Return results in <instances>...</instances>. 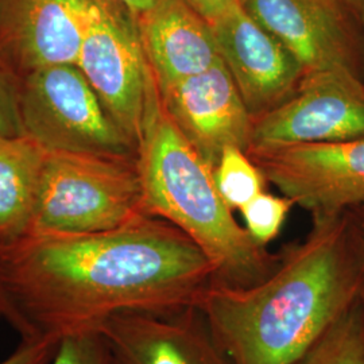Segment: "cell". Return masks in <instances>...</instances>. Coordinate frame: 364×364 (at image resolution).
<instances>
[{"label": "cell", "instance_id": "5b68a950", "mask_svg": "<svg viewBox=\"0 0 364 364\" xmlns=\"http://www.w3.org/2000/svg\"><path fill=\"white\" fill-rule=\"evenodd\" d=\"M76 65L138 156L161 93L138 18L115 0H91Z\"/></svg>", "mask_w": 364, "mask_h": 364}, {"label": "cell", "instance_id": "484cf974", "mask_svg": "<svg viewBox=\"0 0 364 364\" xmlns=\"http://www.w3.org/2000/svg\"><path fill=\"white\" fill-rule=\"evenodd\" d=\"M360 260H362V270H363L364 274V237L362 240V247H360Z\"/></svg>", "mask_w": 364, "mask_h": 364}, {"label": "cell", "instance_id": "cb8c5ba5", "mask_svg": "<svg viewBox=\"0 0 364 364\" xmlns=\"http://www.w3.org/2000/svg\"><path fill=\"white\" fill-rule=\"evenodd\" d=\"M0 306H1V309H3L4 318H6V320L10 323V326H13V312H11V308H10L9 302H7V299H6V297H4V293H3V290H1V287H0Z\"/></svg>", "mask_w": 364, "mask_h": 364}, {"label": "cell", "instance_id": "5bb4252c", "mask_svg": "<svg viewBox=\"0 0 364 364\" xmlns=\"http://www.w3.org/2000/svg\"><path fill=\"white\" fill-rule=\"evenodd\" d=\"M136 18L159 90L223 61L210 23L185 0H156Z\"/></svg>", "mask_w": 364, "mask_h": 364}, {"label": "cell", "instance_id": "ba28073f", "mask_svg": "<svg viewBox=\"0 0 364 364\" xmlns=\"http://www.w3.org/2000/svg\"><path fill=\"white\" fill-rule=\"evenodd\" d=\"M363 138L364 81L335 68L306 73L287 102L252 117L248 149Z\"/></svg>", "mask_w": 364, "mask_h": 364}, {"label": "cell", "instance_id": "d6986e66", "mask_svg": "<svg viewBox=\"0 0 364 364\" xmlns=\"http://www.w3.org/2000/svg\"><path fill=\"white\" fill-rule=\"evenodd\" d=\"M52 364H111L103 338L85 331L60 340Z\"/></svg>", "mask_w": 364, "mask_h": 364}, {"label": "cell", "instance_id": "4316f807", "mask_svg": "<svg viewBox=\"0 0 364 364\" xmlns=\"http://www.w3.org/2000/svg\"><path fill=\"white\" fill-rule=\"evenodd\" d=\"M0 317H4V314H3V309H1V306H0Z\"/></svg>", "mask_w": 364, "mask_h": 364}, {"label": "cell", "instance_id": "7402d4cb", "mask_svg": "<svg viewBox=\"0 0 364 364\" xmlns=\"http://www.w3.org/2000/svg\"><path fill=\"white\" fill-rule=\"evenodd\" d=\"M209 23H213L225 13L236 0H185Z\"/></svg>", "mask_w": 364, "mask_h": 364}, {"label": "cell", "instance_id": "ac0fdd59", "mask_svg": "<svg viewBox=\"0 0 364 364\" xmlns=\"http://www.w3.org/2000/svg\"><path fill=\"white\" fill-rule=\"evenodd\" d=\"M294 205V201L287 196L262 192L240 209L245 228L259 246L266 247L279 235Z\"/></svg>", "mask_w": 364, "mask_h": 364}, {"label": "cell", "instance_id": "ffe728a7", "mask_svg": "<svg viewBox=\"0 0 364 364\" xmlns=\"http://www.w3.org/2000/svg\"><path fill=\"white\" fill-rule=\"evenodd\" d=\"M23 135L19 112L18 80L0 65V138Z\"/></svg>", "mask_w": 364, "mask_h": 364}, {"label": "cell", "instance_id": "2e32d148", "mask_svg": "<svg viewBox=\"0 0 364 364\" xmlns=\"http://www.w3.org/2000/svg\"><path fill=\"white\" fill-rule=\"evenodd\" d=\"M294 364H364V312L358 301Z\"/></svg>", "mask_w": 364, "mask_h": 364}, {"label": "cell", "instance_id": "603a6c76", "mask_svg": "<svg viewBox=\"0 0 364 364\" xmlns=\"http://www.w3.org/2000/svg\"><path fill=\"white\" fill-rule=\"evenodd\" d=\"M115 1L127 7L135 16H139L141 14L147 11L156 0H115Z\"/></svg>", "mask_w": 364, "mask_h": 364}, {"label": "cell", "instance_id": "52a82bcc", "mask_svg": "<svg viewBox=\"0 0 364 364\" xmlns=\"http://www.w3.org/2000/svg\"><path fill=\"white\" fill-rule=\"evenodd\" d=\"M247 156L313 219L333 218L364 204V138L333 144L248 149Z\"/></svg>", "mask_w": 364, "mask_h": 364}, {"label": "cell", "instance_id": "6da1fadb", "mask_svg": "<svg viewBox=\"0 0 364 364\" xmlns=\"http://www.w3.org/2000/svg\"><path fill=\"white\" fill-rule=\"evenodd\" d=\"M215 269L169 221L144 215L82 235H30L0 250V287L21 338L96 331L111 316L197 305Z\"/></svg>", "mask_w": 364, "mask_h": 364}, {"label": "cell", "instance_id": "9a60e30c", "mask_svg": "<svg viewBox=\"0 0 364 364\" xmlns=\"http://www.w3.org/2000/svg\"><path fill=\"white\" fill-rule=\"evenodd\" d=\"M45 150L26 135L0 138V250L31 232Z\"/></svg>", "mask_w": 364, "mask_h": 364}, {"label": "cell", "instance_id": "277c9868", "mask_svg": "<svg viewBox=\"0 0 364 364\" xmlns=\"http://www.w3.org/2000/svg\"><path fill=\"white\" fill-rule=\"evenodd\" d=\"M144 215L136 156L45 151L30 235L102 232Z\"/></svg>", "mask_w": 364, "mask_h": 364}, {"label": "cell", "instance_id": "30bf717a", "mask_svg": "<svg viewBox=\"0 0 364 364\" xmlns=\"http://www.w3.org/2000/svg\"><path fill=\"white\" fill-rule=\"evenodd\" d=\"M210 26L221 60L252 117L272 111L297 91L305 76L297 58L239 0Z\"/></svg>", "mask_w": 364, "mask_h": 364}, {"label": "cell", "instance_id": "8992f818", "mask_svg": "<svg viewBox=\"0 0 364 364\" xmlns=\"http://www.w3.org/2000/svg\"><path fill=\"white\" fill-rule=\"evenodd\" d=\"M18 93L23 135L45 151L136 156L76 64L36 70Z\"/></svg>", "mask_w": 364, "mask_h": 364}, {"label": "cell", "instance_id": "7a4b0ae2", "mask_svg": "<svg viewBox=\"0 0 364 364\" xmlns=\"http://www.w3.org/2000/svg\"><path fill=\"white\" fill-rule=\"evenodd\" d=\"M359 272L341 215L313 219L252 287L213 282L197 306L234 364H294L356 302Z\"/></svg>", "mask_w": 364, "mask_h": 364}, {"label": "cell", "instance_id": "4fadbf2b", "mask_svg": "<svg viewBox=\"0 0 364 364\" xmlns=\"http://www.w3.org/2000/svg\"><path fill=\"white\" fill-rule=\"evenodd\" d=\"M159 93L178 130L213 169L227 147L247 153L252 115L223 61Z\"/></svg>", "mask_w": 364, "mask_h": 364}, {"label": "cell", "instance_id": "3957f363", "mask_svg": "<svg viewBox=\"0 0 364 364\" xmlns=\"http://www.w3.org/2000/svg\"><path fill=\"white\" fill-rule=\"evenodd\" d=\"M144 212L169 221L208 257L215 282L252 287L272 273L279 257L259 246L223 200L215 169L182 135L162 99L138 149Z\"/></svg>", "mask_w": 364, "mask_h": 364}, {"label": "cell", "instance_id": "7c38bea8", "mask_svg": "<svg viewBox=\"0 0 364 364\" xmlns=\"http://www.w3.org/2000/svg\"><path fill=\"white\" fill-rule=\"evenodd\" d=\"M91 0H0V65L18 81L76 64Z\"/></svg>", "mask_w": 364, "mask_h": 364}, {"label": "cell", "instance_id": "d4e9b609", "mask_svg": "<svg viewBox=\"0 0 364 364\" xmlns=\"http://www.w3.org/2000/svg\"><path fill=\"white\" fill-rule=\"evenodd\" d=\"M364 23V0H344Z\"/></svg>", "mask_w": 364, "mask_h": 364}, {"label": "cell", "instance_id": "e0dca14e", "mask_svg": "<svg viewBox=\"0 0 364 364\" xmlns=\"http://www.w3.org/2000/svg\"><path fill=\"white\" fill-rule=\"evenodd\" d=\"M215 180L223 200L232 210H240L264 192L266 178L246 151L237 147L223 150L215 168Z\"/></svg>", "mask_w": 364, "mask_h": 364}, {"label": "cell", "instance_id": "83f0119b", "mask_svg": "<svg viewBox=\"0 0 364 364\" xmlns=\"http://www.w3.org/2000/svg\"><path fill=\"white\" fill-rule=\"evenodd\" d=\"M362 207H364V204H363V205H362Z\"/></svg>", "mask_w": 364, "mask_h": 364}, {"label": "cell", "instance_id": "9c48e42d", "mask_svg": "<svg viewBox=\"0 0 364 364\" xmlns=\"http://www.w3.org/2000/svg\"><path fill=\"white\" fill-rule=\"evenodd\" d=\"M279 39L305 75L348 69L362 77L364 23L344 0H239Z\"/></svg>", "mask_w": 364, "mask_h": 364}, {"label": "cell", "instance_id": "8fae6325", "mask_svg": "<svg viewBox=\"0 0 364 364\" xmlns=\"http://www.w3.org/2000/svg\"><path fill=\"white\" fill-rule=\"evenodd\" d=\"M96 331L111 364H234L197 305L117 313Z\"/></svg>", "mask_w": 364, "mask_h": 364}, {"label": "cell", "instance_id": "44dd1931", "mask_svg": "<svg viewBox=\"0 0 364 364\" xmlns=\"http://www.w3.org/2000/svg\"><path fill=\"white\" fill-rule=\"evenodd\" d=\"M60 338L37 335L21 338L18 348L0 364H52Z\"/></svg>", "mask_w": 364, "mask_h": 364}]
</instances>
